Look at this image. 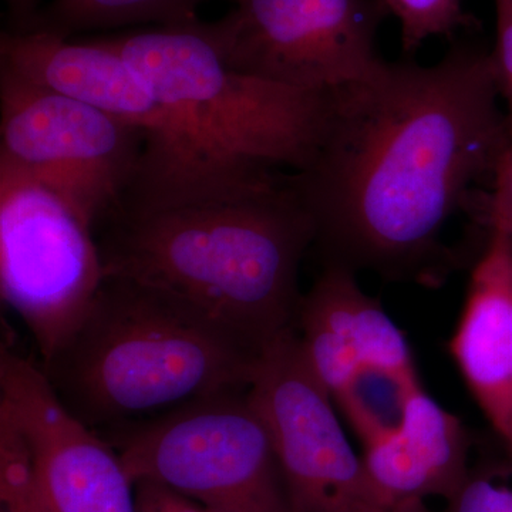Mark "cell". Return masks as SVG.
<instances>
[{
  "label": "cell",
  "mask_w": 512,
  "mask_h": 512,
  "mask_svg": "<svg viewBox=\"0 0 512 512\" xmlns=\"http://www.w3.org/2000/svg\"><path fill=\"white\" fill-rule=\"evenodd\" d=\"M500 101L491 52L471 42L430 66L383 60L330 90L318 150L288 174L322 266L427 289L470 269L480 252L448 245L444 229L512 150Z\"/></svg>",
  "instance_id": "6da1fadb"
},
{
  "label": "cell",
  "mask_w": 512,
  "mask_h": 512,
  "mask_svg": "<svg viewBox=\"0 0 512 512\" xmlns=\"http://www.w3.org/2000/svg\"><path fill=\"white\" fill-rule=\"evenodd\" d=\"M104 224L106 278L156 289L259 352L295 329L315 232L288 174L237 197L119 211Z\"/></svg>",
  "instance_id": "7a4b0ae2"
},
{
  "label": "cell",
  "mask_w": 512,
  "mask_h": 512,
  "mask_svg": "<svg viewBox=\"0 0 512 512\" xmlns=\"http://www.w3.org/2000/svg\"><path fill=\"white\" fill-rule=\"evenodd\" d=\"M262 353L156 289L106 278L82 325L40 366L74 416L107 430L248 390Z\"/></svg>",
  "instance_id": "3957f363"
},
{
  "label": "cell",
  "mask_w": 512,
  "mask_h": 512,
  "mask_svg": "<svg viewBox=\"0 0 512 512\" xmlns=\"http://www.w3.org/2000/svg\"><path fill=\"white\" fill-rule=\"evenodd\" d=\"M153 87L222 167L268 183L276 168L302 171L315 156L330 92H311L239 72L225 62L210 23L154 26L101 36Z\"/></svg>",
  "instance_id": "277c9868"
},
{
  "label": "cell",
  "mask_w": 512,
  "mask_h": 512,
  "mask_svg": "<svg viewBox=\"0 0 512 512\" xmlns=\"http://www.w3.org/2000/svg\"><path fill=\"white\" fill-rule=\"evenodd\" d=\"M0 67L146 133V151L123 211L235 197L259 187L215 161L144 76L100 37L74 40L5 29Z\"/></svg>",
  "instance_id": "5b68a950"
},
{
  "label": "cell",
  "mask_w": 512,
  "mask_h": 512,
  "mask_svg": "<svg viewBox=\"0 0 512 512\" xmlns=\"http://www.w3.org/2000/svg\"><path fill=\"white\" fill-rule=\"evenodd\" d=\"M128 477L214 512H295L271 433L248 390L103 430Z\"/></svg>",
  "instance_id": "8992f818"
},
{
  "label": "cell",
  "mask_w": 512,
  "mask_h": 512,
  "mask_svg": "<svg viewBox=\"0 0 512 512\" xmlns=\"http://www.w3.org/2000/svg\"><path fill=\"white\" fill-rule=\"evenodd\" d=\"M143 130L0 67V161L56 194L90 229L123 208Z\"/></svg>",
  "instance_id": "52a82bcc"
},
{
  "label": "cell",
  "mask_w": 512,
  "mask_h": 512,
  "mask_svg": "<svg viewBox=\"0 0 512 512\" xmlns=\"http://www.w3.org/2000/svg\"><path fill=\"white\" fill-rule=\"evenodd\" d=\"M93 229L52 191L0 161V289L40 365L69 342L103 285Z\"/></svg>",
  "instance_id": "ba28073f"
},
{
  "label": "cell",
  "mask_w": 512,
  "mask_h": 512,
  "mask_svg": "<svg viewBox=\"0 0 512 512\" xmlns=\"http://www.w3.org/2000/svg\"><path fill=\"white\" fill-rule=\"evenodd\" d=\"M210 30L239 72L311 92H330L370 76L382 57L376 37L382 0H229Z\"/></svg>",
  "instance_id": "9c48e42d"
},
{
  "label": "cell",
  "mask_w": 512,
  "mask_h": 512,
  "mask_svg": "<svg viewBox=\"0 0 512 512\" xmlns=\"http://www.w3.org/2000/svg\"><path fill=\"white\" fill-rule=\"evenodd\" d=\"M248 393L271 433L293 511L382 510L296 329L265 348Z\"/></svg>",
  "instance_id": "30bf717a"
},
{
  "label": "cell",
  "mask_w": 512,
  "mask_h": 512,
  "mask_svg": "<svg viewBox=\"0 0 512 512\" xmlns=\"http://www.w3.org/2000/svg\"><path fill=\"white\" fill-rule=\"evenodd\" d=\"M0 410L28 444L47 510L137 512L136 485L116 448L64 406L39 362L5 343Z\"/></svg>",
  "instance_id": "8fae6325"
},
{
  "label": "cell",
  "mask_w": 512,
  "mask_h": 512,
  "mask_svg": "<svg viewBox=\"0 0 512 512\" xmlns=\"http://www.w3.org/2000/svg\"><path fill=\"white\" fill-rule=\"evenodd\" d=\"M295 329L332 399L365 370L386 373L409 389L423 386L403 330L360 288L355 272L322 266L302 295Z\"/></svg>",
  "instance_id": "7c38bea8"
},
{
  "label": "cell",
  "mask_w": 512,
  "mask_h": 512,
  "mask_svg": "<svg viewBox=\"0 0 512 512\" xmlns=\"http://www.w3.org/2000/svg\"><path fill=\"white\" fill-rule=\"evenodd\" d=\"M451 357L512 457V235L488 232L470 268Z\"/></svg>",
  "instance_id": "4fadbf2b"
},
{
  "label": "cell",
  "mask_w": 512,
  "mask_h": 512,
  "mask_svg": "<svg viewBox=\"0 0 512 512\" xmlns=\"http://www.w3.org/2000/svg\"><path fill=\"white\" fill-rule=\"evenodd\" d=\"M470 431L424 387L404 404L396 429L363 447V466L380 507L456 493L470 466Z\"/></svg>",
  "instance_id": "5bb4252c"
},
{
  "label": "cell",
  "mask_w": 512,
  "mask_h": 512,
  "mask_svg": "<svg viewBox=\"0 0 512 512\" xmlns=\"http://www.w3.org/2000/svg\"><path fill=\"white\" fill-rule=\"evenodd\" d=\"M207 0H50L39 9L29 28L73 39L77 33L154 23L177 26L198 20L197 10Z\"/></svg>",
  "instance_id": "9a60e30c"
},
{
  "label": "cell",
  "mask_w": 512,
  "mask_h": 512,
  "mask_svg": "<svg viewBox=\"0 0 512 512\" xmlns=\"http://www.w3.org/2000/svg\"><path fill=\"white\" fill-rule=\"evenodd\" d=\"M420 387L409 389L386 373L365 370L333 402L365 447L399 426L407 397Z\"/></svg>",
  "instance_id": "2e32d148"
},
{
  "label": "cell",
  "mask_w": 512,
  "mask_h": 512,
  "mask_svg": "<svg viewBox=\"0 0 512 512\" xmlns=\"http://www.w3.org/2000/svg\"><path fill=\"white\" fill-rule=\"evenodd\" d=\"M389 15L399 20L403 52L412 55L433 37L454 39L461 30L476 28L477 20L463 0H382Z\"/></svg>",
  "instance_id": "e0dca14e"
},
{
  "label": "cell",
  "mask_w": 512,
  "mask_h": 512,
  "mask_svg": "<svg viewBox=\"0 0 512 512\" xmlns=\"http://www.w3.org/2000/svg\"><path fill=\"white\" fill-rule=\"evenodd\" d=\"M443 512H512L511 463L470 468Z\"/></svg>",
  "instance_id": "ac0fdd59"
},
{
  "label": "cell",
  "mask_w": 512,
  "mask_h": 512,
  "mask_svg": "<svg viewBox=\"0 0 512 512\" xmlns=\"http://www.w3.org/2000/svg\"><path fill=\"white\" fill-rule=\"evenodd\" d=\"M480 231L512 235V150L501 158L487 190H478L467 215Z\"/></svg>",
  "instance_id": "d6986e66"
},
{
  "label": "cell",
  "mask_w": 512,
  "mask_h": 512,
  "mask_svg": "<svg viewBox=\"0 0 512 512\" xmlns=\"http://www.w3.org/2000/svg\"><path fill=\"white\" fill-rule=\"evenodd\" d=\"M494 3L495 43L490 50L491 60L512 140V6L505 0H494Z\"/></svg>",
  "instance_id": "ffe728a7"
},
{
  "label": "cell",
  "mask_w": 512,
  "mask_h": 512,
  "mask_svg": "<svg viewBox=\"0 0 512 512\" xmlns=\"http://www.w3.org/2000/svg\"><path fill=\"white\" fill-rule=\"evenodd\" d=\"M137 512H214L185 495L154 481H138Z\"/></svg>",
  "instance_id": "44dd1931"
},
{
  "label": "cell",
  "mask_w": 512,
  "mask_h": 512,
  "mask_svg": "<svg viewBox=\"0 0 512 512\" xmlns=\"http://www.w3.org/2000/svg\"><path fill=\"white\" fill-rule=\"evenodd\" d=\"M0 512H50L37 488L36 476L0 481Z\"/></svg>",
  "instance_id": "7402d4cb"
},
{
  "label": "cell",
  "mask_w": 512,
  "mask_h": 512,
  "mask_svg": "<svg viewBox=\"0 0 512 512\" xmlns=\"http://www.w3.org/2000/svg\"><path fill=\"white\" fill-rule=\"evenodd\" d=\"M8 13V30L22 32L29 28L36 13L39 12V0H5Z\"/></svg>",
  "instance_id": "603a6c76"
},
{
  "label": "cell",
  "mask_w": 512,
  "mask_h": 512,
  "mask_svg": "<svg viewBox=\"0 0 512 512\" xmlns=\"http://www.w3.org/2000/svg\"><path fill=\"white\" fill-rule=\"evenodd\" d=\"M380 512H433L424 500L404 501V503L393 505V507L383 508Z\"/></svg>",
  "instance_id": "cb8c5ba5"
},
{
  "label": "cell",
  "mask_w": 512,
  "mask_h": 512,
  "mask_svg": "<svg viewBox=\"0 0 512 512\" xmlns=\"http://www.w3.org/2000/svg\"><path fill=\"white\" fill-rule=\"evenodd\" d=\"M505 2L510 3V5L512 6V0H505Z\"/></svg>",
  "instance_id": "d4e9b609"
},
{
  "label": "cell",
  "mask_w": 512,
  "mask_h": 512,
  "mask_svg": "<svg viewBox=\"0 0 512 512\" xmlns=\"http://www.w3.org/2000/svg\"><path fill=\"white\" fill-rule=\"evenodd\" d=\"M380 511H382V510H380ZM380 511H379V512H380Z\"/></svg>",
  "instance_id": "484cf974"
}]
</instances>
